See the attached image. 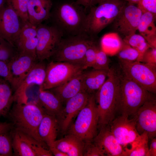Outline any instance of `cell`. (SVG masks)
Listing matches in <instances>:
<instances>
[{"instance_id":"36","label":"cell","mask_w":156,"mask_h":156,"mask_svg":"<svg viewBox=\"0 0 156 156\" xmlns=\"http://www.w3.org/2000/svg\"><path fill=\"white\" fill-rule=\"evenodd\" d=\"M12 139L8 132L0 135V156L12 155Z\"/></svg>"},{"instance_id":"22","label":"cell","mask_w":156,"mask_h":156,"mask_svg":"<svg viewBox=\"0 0 156 156\" xmlns=\"http://www.w3.org/2000/svg\"><path fill=\"white\" fill-rule=\"evenodd\" d=\"M58 127L55 116L44 114L39 127L38 133L49 148L54 146Z\"/></svg>"},{"instance_id":"26","label":"cell","mask_w":156,"mask_h":156,"mask_svg":"<svg viewBox=\"0 0 156 156\" xmlns=\"http://www.w3.org/2000/svg\"><path fill=\"white\" fill-rule=\"evenodd\" d=\"M122 42L117 33H107L101 38V49L107 54L117 53L120 49Z\"/></svg>"},{"instance_id":"11","label":"cell","mask_w":156,"mask_h":156,"mask_svg":"<svg viewBox=\"0 0 156 156\" xmlns=\"http://www.w3.org/2000/svg\"><path fill=\"white\" fill-rule=\"evenodd\" d=\"M83 70L82 66L79 64L52 61L47 65L45 78L39 88L51 89L64 83Z\"/></svg>"},{"instance_id":"28","label":"cell","mask_w":156,"mask_h":156,"mask_svg":"<svg viewBox=\"0 0 156 156\" xmlns=\"http://www.w3.org/2000/svg\"><path fill=\"white\" fill-rule=\"evenodd\" d=\"M12 149L14 155L17 156H36L28 144L15 130L12 136Z\"/></svg>"},{"instance_id":"50","label":"cell","mask_w":156,"mask_h":156,"mask_svg":"<svg viewBox=\"0 0 156 156\" xmlns=\"http://www.w3.org/2000/svg\"><path fill=\"white\" fill-rule=\"evenodd\" d=\"M78 0L80 1L81 2V3L84 6L83 0Z\"/></svg>"},{"instance_id":"1","label":"cell","mask_w":156,"mask_h":156,"mask_svg":"<svg viewBox=\"0 0 156 156\" xmlns=\"http://www.w3.org/2000/svg\"><path fill=\"white\" fill-rule=\"evenodd\" d=\"M86 8L78 0L62 1L52 8L49 19L64 36L86 34Z\"/></svg>"},{"instance_id":"17","label":"cell","mask_w":156,"mask_h":156,"mask_svg":"<svg viewBox=\"0 0 156 156\" xmlns=\"http://www.w3.org/2000/svg\"><path fill=\"white\" fill-rule=\"evenodd\" d=\"M36 62L13 94V101L21 104L29 88L37 85L39 88L43 84L46 76L47 66L43 62Z\"/></svg>"},{"instance_id":"48","label":"cell","mask_w":156,"mask_h":156,"mask_svg":"<svg viewBox=\"0 0 156 156\" xmlns=\"http://www.w3.org/2000/svg\"><path fill=\"white\" fill-rule=\"evenodd\" d=\"M130 3L135 4L138 3L141 0H123Z\"/></svg>"},{"instance_id":"32","label":"cell","mask_w":156,"mask_h":156,"mask_svg":"<svg viewBox=\"0 0 156 156\" xmlns=\"http://www.w3.org/2000/svg\"><path fill=\"white\" fill-rule=\"evenodd\" d=\"M18 54L14 46L7 40L0 38V60L8 63Z\"/></svg>"},{"instance_id":"14","label":"cell","mask_w":156,"mask_h":156,"mask_svg":"<svg viewBox=\"0 0 156 156\" xmlns=\"http://www.w3.org/2000/svg\"><path fill=\"white\" fill-rule=\"evenodd\" d=\"M91 94L81 91L68 99L56 117L59 127L62 133L68 130L73 119L87 103Z\"/></svg>"},{"instance_id":"24","label":"cell","mask_w":156,"mask_h":156,"mask_svg":"<svg viewBox=\"0 0 156 156\" xmlns=\"http://www.w3.org/2000/svg\"><path fill=\"white\" fill-rule=\"evenodd\" d=\"M108 71L93 69L84 72L83 84L85 90L90 94L97 91L104 83Z\"/></svg>"},{"instance_id":"2","label":"cell","mask_w":156,"mask_h":156,"mask_svg":"<svg viewBox=\"0 0 156 156\" xmlns=\"http://www.w3.org/2000/svg\"><path fill=\"white\" fill-rule=\"evenodd\" d=\"M120 81L119 72L110 68L106 81L95 94L100 129L116 118Z\"/></svg>"},{"instance_id":"12","label":"cell","mask_w":156,"mask_h":156,"mask_svg":"<svg viewBox=\"0 0 156 156\" xmlns=\"http://www.w3.org/2000/svg\"><path fill=\"white\" fill-rule=\"evenodd\" d=\"M136 130L140 135L147 133L148 139L156 135V101L155 98L149 100L138 109L133 117Z\"/></svg>"},{"instance_id":"40","label":"cell","mask_w":156,"mask_h":156,"mask_svg":"<svg viewBox=\"0 0 156 156\" xmlns=\"http://www.w3.org/2000/svg\"><path fill=\"white\" fill-rule=\"evenodd\" d=\"M83 156H104L105 155L100 148L92 142L86 144Z\"/></svg>"},{"instance_id":"10","label":"cell","mask_w":156,"mask_h":156,"mask_svg":"<svg viewBox=\"0 0 156 156\" xmlns=\"http://www.w3.org/2000/svg\"><path fill=\"white\" fill-rule=\"evenodd\" d=\"M36 30L37 59L39 61H43L52 57L64 35L53 25L41 23L37 26Z\"/></svg>"},{"instance_id":"3","label":"cell","mask_w":156,"mask_h":156,"mask_svg":"<svg viewBox=\"0 0 156 156\" xmlns=\"http://www.w3.org/2000/svg\"><path fill=\"white\" fill-rule=\"evenodd\" d=\"M45 113L38 105L16 103L9 115L16 130L33 138L49 149L38 133L40 125Z\"/></svg>"},{"instance_id":"16","label":"cell","mask_w":156,"mask_h":156,"mask_svg":"<svg viewBox=\"0 0 156 156\" xmlns=\"http://www.w3.org/2000/svg\"><path fill=\"white\" fill-rule=\"evenodd\" d=\"M37 60L27 54L18 53L8 62L11 77L10 85L15 91L18 87Z\"/></svg>"},{"instance_id":"31","label":"cell","mask_w":156,"mask_h":156,"mask_svg":"<svg viewBox=\"0 0 156 156\" xmlns=\"http://www.w3.org/2000/svg\"><path fill=\"white\" fill-rule=\"evenodd\" d=\"M147 133L144 132L133 148L129 153L128 156H149Z\"/></svg>"},{"instance_id":"29","label":"cell","mask_w":156,"mask_h":156,"mask_svg":"<svg viewBox=\"0 0 156 156\" xmlns=\"http://www.w3.org/2000/svg\"><path fill=\"white\" fill-rule=\"evenodd\" d=\"M123 41L138 51L139 55L137 61L139 62L145 51L151 47L143 36L136 34L125 38Z\"/></svg>"},{"instance_id":"41","label":"cell","mask_w":156,"mask_h":156,"mask_svg":"<svg viewBox=\"0 0 156 156\" xmlns=\"http://www.w3.org/2000/svg\"><path fill=\"white\" fill-rule=\"evenodd\" d=\"M0 78L5 79L10 83L11 77L8 63L2 60H0Z\"/></svg>"},{"instance_id":"9","label":"cell","mask_w":156,"mask_h":156,"mask_svg":"<svg viewBox=\"0 0 156 156\" xmlns=\"http://www.w3.org/2000/svg\"><path fill=\"white\" fill-rule=\"evenodd\" d=\"M118 142L126 151L127 156L141 137L133 118L121 115L115 118L107 125Z\"/></svg>"},{"instance_id":"4","label":"cell","mask_w":156,"mask_h":156,"mask_svg":"<svg viewBox=\"0 0 156 156\" xmlns=\"http://www.w3.org/2000/svg\"><path fill=\"white\" fill-rule=\"evenodd\" d=\"M120 85L117 101L118 112L128 117L135 114L146 101L155 98L151 93L119 72Z\"/></svg>"},{"instance_id":"42","label":"cell","mask_w":156,"mask_h":156,"mask_svg":"<svg viewBox=\"0 0 156 156\" xmlns=\"http://www.w3.org/2000/svg\"><path fill=\"white\" fill-rule=\"evenodd\" d=\"M143 37L151 47L156 49V35Z\"/></svg>"},{"instance_id":"20","label":"cell","mask_w":156,"mask_h":156,"mask_svg":"<svg viewBox=\"0 0 156 156\" xmlns=\"http://www.w3.org/2000/svg\"><path fill=\"white\" fill-rule=\"evenodd\" d=\"M52 7L51 0H29L27 6L29 22L37 27L49 19Z\"/></svg>"},{"instance_id":"46","label":"cell","mask_w":156,"mask_h":156,"mask_svg":"<svg viewBox=\"0 0 156 156\" xmlns=\"http://www.w3.org/2000/svg\"><path fill=\"white\" fill-rule=\"evenodd\" d=\"M84 5L86 8L90 7L93 0H83Z\"/></svg>"},{"instance_id":"34","label":"cell","mask_w":156,"mask_h":156,"mask_svg":"<svg viewBox=\"0 0 156 156\" xmlns=\"http://www.w3.org/2000/svg\"><path fill=\"white\" fill-rule=\"evenodd\" d=\"M117 53L119 60L129 62L137 61L139 55L136 50L123 41L120 49Z\"/></svg>"},{"instance_id":"5","label":"cell","mask_w":156,"mask_h":156,"mask_svg":"<svg viewBox=\"0 0 156 156\" xmlns=\"http://www.w3.org/2000/svg\"><path fill=\"white\" fill-rule=\"evenodd\" d=\"M127 3L123 0H105L90 7L87 14L86 34L92 38L112 23Z\"/></svg>"},{"instance_id":"43","label":"cell","mask_w":156,"mask_h":156,"mask_svg":"<svg viewBox=\"0 0 156 156\" xmlns=\"http://www.w3.org/2000/svg\"><path fill=\"white\" fill-rule=\"evenodd\" d=\"M150 147L148 148L149 156H156V137L151 140Z\"/></svg>"},{"instance_id":"13","label":"cell","mask_w":156,"mask_h":156,"mask_svg":"<svg viewBox=\"0 0 156 156\" xmlns=\"http://www.w3.org/2000/svg\"><path fill=\"white\" fill-rule=\"evenodd\" d=\"M134 4L127 3L112 22L114 29L125 38L135 34L138 30L142 12Z\"/></svg>"},{"instance_id":"35","label":"cell","mask_w":156,"mask_h":156,"mask_svg":"<svg viewBox=\"0 0 156 156\" xmlns=\"http://www.w3.org/2000/svg\"><path fill=\"white\" fill-rule=\"evenodd\" d=\"M109 63L107 54L101 49L98 48L95 61L92 68L96 70L109 71L110 68Z\"/></svg>"},{"instance_id":"33","label":"cell","mask_w":156,"mask_h":156,"mask_svg":"<svg viewBox=\"0 0 156 156\" xmlns=\"http://www.w3.org/2000/svg\"><path fill=\"white\" fill-rule=\"evenodd\" d=\"M29 0H7L22 22L29 21L27 6Z\"/></svg>"},{"instance_id":"45","label":"cell","mask_w":156,"mask_h":156,"mask_svg":"<svg viewBox=\"0 0 156 156\" xmlns=\"http://www.w3.org/2000/svg\"><path fill=\"white\" fill-rule=\"evenodd\" d=\"M49 149L53 155H54L55 156H68L66 154L54 146L50 147L49 148Z\"/></svg>"},{"instance_id":"39","label":"cell","mask_w":156,"mask_h":156,"mask_svg":"<svg viewBox=\"0 0 156 156\" xmlns=\"http://www.w3.org/2000/svg\"><path fill=\"white\" fill-rule=\"evenodd\" d=\"M140 62L156 67V49L151 47L148 49L143 54Z\"/></svg>"},{"instance_id":"38","label":"cell","mask_w":156,"mask_h":156,"mask_svg":"<svg viewBox=\"0 0 156 156\" xmlns=\"http://www.w3.org/2000/svg\"><path fill=\"white\" fill-rule=\"evenodd\" d=\"M137 4L142 13L149 12L156 16V0H141Z\"/></svg>"},{"instance_id":"7","label":"cell","mask_w":156,"mask_h":156,"mask_svg":"<svg viewBox=\"0 0 156 156\" xmlns=\"http://www.w3.org/2000/svg\"><path fill=\"white\" fill-rule=\"evenodd\" d=\"M66 36L61 39L51 57L52 61L79 64L83 67L86 52L94 42L86 34Z\"/></svg>"},{"instance_id":"30","label":"cell","mask_w":156,"mask_h":156,"mask_svg":"<svg viewBox=\"0 0 156 156\" xmlns=\"http://www.w3.org/2000/svg\"><path fill=\"white\" fill-rule=\"evenodd\" d=\"M16 131L21 137L28 144L36 156L53 155L49 149L44 146L33 138L21 132Z\"/></svg>"},{"instance_id":"25","label":"cell","mask_w":156,"mask_h":156,"mask_svg":"<svg viewBox=\"0 0 156 156\" xmlns=\"http://www.w3.org/2000/svg\"><path fill=\"white\" fill-rule=\"evenodd\" d=\"M11 87L8 81L0 78V117L8 114L14 101Z\"/></svg>"},{"instance_id":"49","label":"cell","mask_w":156,"mask_h":156,"mask_svg":"<svg viewBox=\"0 0 156 156\" xmlns=\"http://www.w3.org/2000/svg\"><path fill=\"white\" fill-rule=\"evenodd\" d=\"M6 2L7 0H0V8L5 5Z\"/></svg>"},{"instance_id":"8","label":"cell","mask_w":156,"mask_h":156,"mask_svg":"<svg viewBox=\"0 0 156 156\" xmlns=\"http://www.w3.org/2000/svg\"><path fill=\"white\" fill-rule=\"evenodd\" d=\"M121 73L153 94L156 92V67L141 62L119 60Z\"/></svg>"},{"instance_id":"23","label":"cell","mask_w":156,"mask_h":156,"mask_svg":"<svg viewBox=\"0 0 156 156\" xmlns=\"http://www.w3.org/2000/svg\"><path fill=\"white\" fill-rule=\"evenodd\" d=\"M38 96L39 104L47 114L56 117L63 107L60 99L49 90L39 88Z\"/></svg>"},{"instance_id":"37","label":"cell","mask_w":156,"mask_h":156,"mask_svg":"<svg viewBox=\"0 0 156 156\" xmlns=\"http://www.w3.org/2000/svg\"><path fill=\"white\" fill-rule=\"evenodd\" d=\"M98 48L94 42L87 50L83 64V70L88 67H92L95 61Z\"/></svg>"},{"instance_id":"19","label":"cell","mask_w":156,"mask_h":156,"mask_svg":"<svg viewBox=\"0 0 156 156\" xmlns=\"http://www.w3.org/2000/svg\"><path fill=\"white\" fill-rule=\"evenodd\" d=\"M82 71L61 85L49 90L63 103L80 92L85 90L84 72Z\"/></svg>"},{"instance_id":"47","label":"cell","mask_w":156,"mask_h":156,"mask_svg":"<svg viewBox=\"0 0 156 156\" xmlns=\"http://www.w3.org/2000/svg\"><path fill=\"white\" fill-rule=\"evenodd\" d=\"M105 0H93L92 2L90 7L96 5L99 3Z\"/></svg>"},{"instance_id":"21","label":"cell","mask_w":156,"mask_h":156,"mask_svg":"<svg viewBox=\"0 0 156 156\" xmlns=\"http://www.w3.org/2000/svg\"><path fill=\"white\" fill-rule=\"evenodd\" d=\"M54 146L68 156H83L86 144L75 136L70 134L62 138L56 140Z\"/></svg>"},{"instance_id":"18","label":"cell","mask_w":156,"mask_h":156,"mask_svg":"<svg viewBox=\"0 0 156 156\" xmlns=\"http://www.w3.org/2000/svg\"><path fill=\"white\" fill-rule=\"evenodd\" d=\"M92 142L100 148L105 156H127L126 151L118 142L108 126L100 128Z\"/></svg>"},{"instance_id":"15","label":"cell","mask_w":156,"mask_h":156,"mask_svg":"<svg viewBox=\"0 0 156 156\" xmlns=\"http://www.w3.org/2000/svg\"><path fill=\"white\" fill-rule=\"evenodd\" d=\"M21 25V20L10 5L7 3L0 8V38L14 46Z\"/></svg>"},{"instance_id":"27","label":"cell","mask_w":156,"mask_h":156,"mask_svg":"<svg viewBox=\"0 0 156 156\" xmlns=\"http://www.w3.org/2000/svg\"><path fill=\"white\" fill-rule=\"evenodd\" d=\"M156 16L149 12L142 13L138 30L143 37L156 35Z\"/></svg>"},{"instance_id":"6","label":"cell","mask_w":156,"mask_h":156,"mask_svg":"<svg viewBox=\"0 0 156 156\" xmlns=\"http://www.w3.org/2000/svg\"><path fill=\"white\" fill-rule=\"evenodd\" d=\"M99 116L95 95L91 94L87 103L76 116L67 131L83 141L91 142L97 134Z\"/></svg>"},{"instance_id":"44","label":"cell","mask_w":156,"mask_h":156,"mask_svg":"<svg viewBox=\"0 0 156 156\" xmlns=\"http://www.w3.org/2000/svg\"><path fill=\"white\" fill-rule=\"evenodd\" d=\"M11 127V125L6 122H0V135L8 132Z\"/></svg>"}]
</instances>
